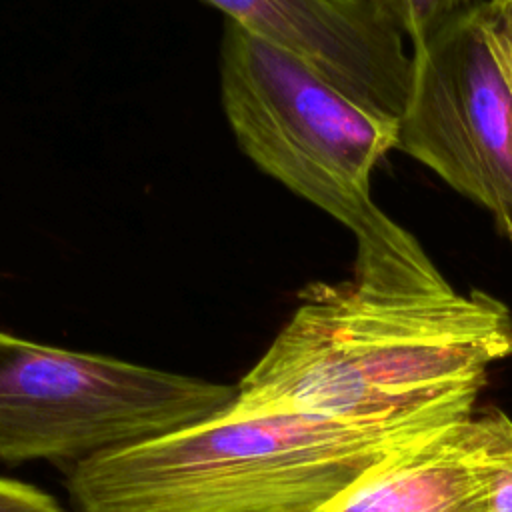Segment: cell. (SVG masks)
Listing matches in <instances>:
<instances>
[{
  "instance_id": "cell-8",
  "label": "cell",
  "mask_w": 512,
  "mask_h": 512,
  "mask_svg": "<svg viewBox=\"0 0 512 512\" xmlns=\"http://www.w3.org/2000/svg\"><path fill=\"white\" fill-rule=\"evenodd\" d=\"M390 30L422 46L448 22L470 10L480 0H362Z\"/></svg>"
},
{
  "instance_id": "cell-6",
  "label": "cell",
  "mask_w": 512,
  "mask_h": 512,
  "mask_svg": "<svg viewBox=\"0 0 512 512\" xmlns=\"http://www.w3.org/2000/svg\"><path fill=\"white\" fill-rule=\"evenodd\" d=\"M250 34L310 64L356 102L400 118L412 56L362 0H206Z\"/></svg>"
},
{
  "instance_id": "cell-9",
  "label": "cell",
  "mask_w": 512,
  "mask_h": 512,
  "mask_svg": "<svg viewBox=\"0 0 512 512\" xmlns=\"http://www.w3.org/2000/svg\"><path fill=\"white\" fill-rule=\"evenodd\" d=\"M0 512H64V508L48 492L0 476Z\"/></svg>"
},
{
  "instance_id": "cell-4",
  "label": "cell",
  "mask_w": 512,
  "mask_h": 512,
  "mask_svg": "<svg viewBox=\"0 0 512 512\" xmlns=\"http://www.w3.org/2000/svg\"><path fill=\"white\" fill-rule=\"evenodd\" d=\"M236 386L0 332V462H72L226 410Z\"/></svg>"
},
{
  "instance_id": "cell-5",
  "label": "cell",
  "mask_w": 512,
  "mask_h": 512,
  "mask_svg": "<svg viewBox=\"0 0 512 512\" xmlns=\"http://www.w3.org/2000/svg\"><path fill=\"white\" fill-rule=\"evenodd\" d=\"M396 150L486 208L512 246V0H480L412 50Z\"/></svg>"
},
{
  "instance_id": "cell-2",
  "label": "cell",
  "mask_w": 512,
  "mask_h": 512,
  "mask_svg": "<svg viewBox=\"0 0 512 512\" xmlns=\"http://www.w3.org/2000/svg\"><path fill=\"white\" fill-rule=\"evenodd\" d=\"M480 390L374 418L226 408L72 466L68 492L80 512H318L392 454L470 416Z\"/></svg>"
},
{
  "instance_id": "cell-7",
  "label": "cell",
  "mask_w": 512,
  "mask_h": 512,
  "mask_svg": "<svg viewBox=\"0 0 512 512\" xmlns=\"http://www.w3.org/2000/svg\"><path fill=\"white\" fill-rule=\"evenodd\" d=\"M512 472V418L488 410L392 454L318 512H482Z\"/></svg>"
},
{
  "instance_id": "cell-10",
  "label": "cell",
  "mask_w": 512,
  "mask_h": 512,
  "mask_svg": "<svg viewBox=\"0 0 512 512\" xmlns=\"http://www.w3.org/2000/svg\"><path fill=\"white\" fill-rule=\"evenodd\" d=\"M482 512H512V472L494 488Z\"/></svg>"
},
{
  "instance_id": "cell-3",
  "label": "cell",
  "mask_w": 512,
  "mask_h": 512,
  "mask_svg": "<svg viewBox=\"0 0 512 512\" xmlns=\"http://www.w3.org/2000/svg\"><path fill=\"white\" fill-rule=\"evenodd\" d=\"M220 92L240 150L354 234L356 282L414 292L452 288L420 242L370 194L376 164L398 144L396 118L356 102L296 54L230 20Z\"/></svg>"
},
{
  "instance_id": "cell-1",
  "label": "cell",
  "mask_w": 512,
  "mask_h": 512,
  "mask_svg": "<svg viewBox=\"0 0 512 512\" xmlns=\"http://www.w3.org/2000/svg\"><path fill=\"white\" fill-rule=\"evenodd\" d=\"M512 354V312L484 290H388L314 282L228 406L374 418L482 388Z\"/></svg>"
}]
</instances>
